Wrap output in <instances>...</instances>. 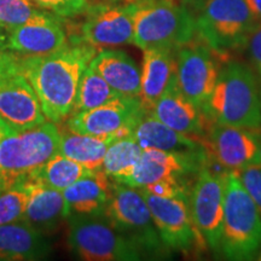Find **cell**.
<instances>
[{
    "mask_svg": "<svg viewBox=\"0 0 261 261\" xmlns=\"http://www.w3.org/2000/svg\"><path fill=\"white\" fill-rule=\"evenodd\" d=\"M97 52L86 42H74L51 55L19 56V70L48 121L61 123L71 115L81 75Z\"/></svg>",
    "mask_w": 261,
    "mask_h": 261,
    "instance_id": "obj_1",
    "label": "cell"
},
{
    "mask_svg": "<svg viewBox=\"0 0 261 261\" xmlns=\"http://www.w3.org/2000/svg\"><path fill=\"white\" fill-rule=\"evenodd\" d=\"M213 122L253 129L261 125V99L255 75L240 62L221 68L211 97L203 107Z\"/></svg>",
    "mask_w": 261,
    "mask_h": 261,
    "instance_id": "obj_2",
    "label": "cell"
},
{
    "mask_svg": "<svg viewBox=\"0 0 261 261\" xmlns=\"http://www.w3.org/2000/svg\"><path fill=\"white\" fill-rule=\"evenodd\" d=\"M132 4L133 45L179 48L194 38L196 16L175 0H143Z\"/></svg>",
    "mask_w": 261,
    "mask_h": 261,
    "instance_id": "obj_3",
    "label": "cell"
},
{
    "mask_svg": "<svg viewBox=\"0 0 261 261\" xmlns=\"http://www.w3.org/2000/svg\"><path fill=\"white\" fill-rule=\"evenodd\" d=\"M260 248L261 215L237 171H228L225 174L220 253L228 260H255Z\"/></svg>",
    "mask_w": 261,
    "mask_h": 261,
    "instance_id": "obj_4",
    "label": "cell"
},
{
    "mask_svg": "<svg viewBox=\"0 0 261 261\" xmlns=\"http://www.w3.org/2000/svg\"><path fill=\"white\" fill-rule=\"evenodd\" d=\"M104 218L117 232L135 243L143 255L167 254L168 248L160 237L149 205L139 189L113 180Z\"/></svg>",
    "mask_w": 261,
    "mask_h": 261,
    "instance_id": "obj_5",
    "label": "cell"
},
{
    "mask_svg": "<svg viewBox=\"0 0 261 261\" xmlns=\"http://www.w3.org/2000/svg\"><path fill=\"white\" fill-rule=\"evenodd\" d=\"M256 25L247 0H205L196 16L197 33L219 55L246 45Z\"/></svg>",
    "mask_w": 261,
    "mask_h": 261,
    "instance_id": "obj_6",
    "label": "cell"
},
{
    "mask_svg": "<svg viewBox=\"0 0 261 261\" xmlns=\"http://www.w3.org/2000/svg\"><path fill=\"white\" fill-rule=\"evenodd\" d=\"M61 130L45 121L0 140V174L16 181L37 172L60 150Z\"/></svg>",
    "mask_w": 261,
    "mask_h": 261,
    "instance_id": "obj_7",
    "label": "cell"
},
{
    "mask_svg": "<svg viewBox=\"0 0 261 261\" xmlns=\"http://www.w3.org/2000/svg\"><path fill=\"white\" fill-rule=\"evenodd\" d=\"M69 223L68 242L75 255L86 261H138L143 253L119 233L104 215L76 217Z\"/></svg>",
    "mask_w": 261,
    "mask_h": 261,
    "instance_id": "obj_8",
    "label": "cell"
},
{
    "mask_svg": "<svg viewBox=\"0 0 261 261\" xmlns=\"http://www.w3.org/2000/svg\"><path fill=\"white\" fill-rule=\"evenodd\" d=\"M139 191L145 198L160 237L168 249L190 253L195 248L204 246V238L192 219L190 198L161 197L142 188Z\"/></svg>",
    "mask_w": 261,
    "mask_h": 261,
    "instance_id": "obj_9",
    "label": "cell"
},
{
    "mask_svg": "<svg viewBox=\"0 0 261 261\" xmlns=\"http://www.w3.org/2000/svg\"><path fill=\"white\" fill-rule=\"evenodd\" d=\"M224 198L225 175L202 168L190 194V210L195 226L214 253H220Z\"/></svg>",
    "mask_w": 261,
    "mask_h": 261,
    "instance_id": "obj_10",
    "label": "cell"
},
{
    "mask_svg": "<svg viewBox=\"0 0 261 261\" xmlns=\"http://www.w3.org/2000/svg\"><path fill=\"white\" fill-rule=\"evenodd\" d=\"M146 112L140 97L119 96L103 106L75 113L67 120L68 128L81 135L130 136L140 116Z\"/></svg>",
    "mask_w": 261,
    "mask_h": 261,
    "instance_id": "obj_11",
    "label": "cell"
},
{
    "mask_svg": "<svg viewBox=\"0 0 261 261\" xmlns=\"http://www.w3.org/2000/svg\"><path fill=\"white\" fill-rule=\"evenodd\" d=\"M213 48L207 44L188 42L177 51V87L196 106L203 107L213 92L220 65Z\"/></svg>",
    "mask_w": 261,
    "mask_h": 261,
    "instance_id": "obj_12",
    "label": "cell"
},
{
    "mask_svg": "<svg viewBox=\"0 0 261 261\" xmlns=\"http://www.w3.org/2000/svg\"><path fill=\"white\" fill-rule=\"evenodd\" d=\"M2 44L18 56H45L64 48L68 38L56 15L40 11L27 23L3 35Z\"/></svg>",
    "mask_w": 261,
    "mask_h": 261,
    "instance_id": "obj_13",
    "label": "cell"
},
{
    "mask_svg": "<svg viewBox=\"0 0 261 261\" xmlns=\"http://www.w3.org/2000/svg\"><path fill=\"white\" fill-rule=\"evenodd\" d=\"M207 162V152L182 154L154 148L143 149L142 155L130 175L122 184L132 188H145L152 182L168 178H185L200 173Z\"/></svg>",
    "mask_w": 261,
    "mask_h": 261,
    "instance_id": "obj_14",
    "label": "cell"
},
{
    "mask_svg": "<svg viewBox=\"0 0 261 261\" xmlns=\"http://www.w3.org/2000/svg\"><path fill=\"white\" fill-rule=\"evenodd\" d=\"M203 145L228 171H240L261 162V140L248 128L214 122Z\"/></svg>",
    "mask_w": 261,
    "mask_h": 261,
    "instance_id": "obj_15",
    "label": "cell"
},
{
    "mask_svg": "<svg viewBox=\"0 0 261 261\" xmlns=\"http://www.w3.org/2000/svg\"><path fill=\"white\" fill-rule=\"evenodd\" d=\"M0 120L12 132L47 121L37 93L21 70L0 80Z\"/></svg>",
    "mask_w": 261,
    "mask_h": 261,
    "instance_id": "obj_16",
    "label": "cell"
},
{
    "mask_svg": "<svg viewBox=\"0 0 261 261\" xmlns=\"http://www.w3.org/2000/svg\"><path fill=\"white\" fill-rule=\"evenodd\" d=\"M80 33V42L97 48L133 44L132 4L93 6Z\"/></svg>",
    "mask_w": 261,
    "mask_h": 261,
    "instance_id": "obj_17",
    "label": "cell"
},
{
    "mask_svg": "<svg viewBox=\"0 0 261 261\" xmlns=\"http://www.w3.org/2000/svg\"><path fill=\"white\" fill-rule=\"evenodd\" d=\"M140 71V99L148 112L163 94L177 86L178 48H145Z\"/></svg>",
    "mask_w": 261,
    "mask_h": 261,
    "instance_id": "obj_18",
    "label": "cell"
},
{
    "mask_svg": "<svg viewBox=\"0 0 261 261\" xmlns=\"http://www.w3.org/2000/svg\"><path fill=\"white\" fill-rule=\"evenodd\" d=\"M148 113L166 126L191 137L203 136L213 125L203 108L188 99L177 86L163 94Z\"/></svg>",
    "mask_w": 261,
    "mask_h": 261,
    "instance_id": "obj_19",
    "label": "cell"
},
{
    "mask_svg": "<svg viewBox=\"0 0 261 261\" xmlns=\"http://www.w3.org/2000/svg\"><path fill=\"white\" fill-rule=\"evenodd\" d=\"M112 180L102 169L79 179L63 191L65 219L104 215Z\"/></svg>",
    "mask_w": 261,
    "mask_h": 261,
    "instance_id": "obj_20",
    "label": "cell"
},
{
    "mask_svg": "<svg viewBox=\"0 0 261 261\" xmlns=\"http://www.w3.org/2000/svg\"><path fill=\"white\" fill-rule=\"evenodd\" d=\"M51 253V244L45 234L25 221L19 220L0 226V260H44Z\"/></svg>",
    "mask_w": 261,
    "mask_h": 261,
    "instance_id": "obj_21",
    "label": "cell"
},
{
    "mask_svg": "<svg viewBox=\"0 0 261 261\" xmlns=\"http://www.w3.org/2000/svg\"><path fill=\"white\" fill-rule=\"evenodd\" d=\"M132 136L142 149L154 148L182 154L207 152L203 143L194 137L174 130L145 112L137 121Z\"/></svg>",
    "mask_w": 261,
    "mask_h": 261,
    "instance_id": "obj_22",
    "label": "cell"
},
{
    "mask_svg": "<svg viewBox=\"0 0 261 261\" xmlns=\"http://www.w3.org/2000/svg\"><path fill=\"white\" fill-rule=\"evenodd\" d=\"M90 65L121 96H140V70L138 65L122 50H99Z\"/></svg>",
    "mask_w": 261,
    "mask_h": 261,
    "instance_id": "obj_23",
    "label": "cell"
},
{
    "mask_svg": "<svg viewBox=\"0 0 261 261\" xmlns=\"http://www.w3.org/2000/svg\"><path fill=\"white\" fill-rule=\"evenodd\" d=\"M31 181V195L22 220L44 234L56 232L62 223L67 221L63 191L33 179Z\"/></svg>",
    "mask_w": 261,
    "mask_h": 261,
    "instance_id": "obj_24",
    "label": "cell"
},
{
    "mask_svg": "<svg viewBox=\"0 0 261 261\" xmlns=\"http://www.w3.org/2000/svg\"><path fill=\"white\" fill-rule=\"evenodd\" d=\"M116 138L115 135H81L68 128L67 132H61L58 151L97 172L102 169L107 150Z\"/></svg>",
    "mask_w": 261,
    "mask_h": 261,
    "instance_id": "obj_25",
    "label": "cell"
},
{
    "mask_svg": "<svg viewBox=\"0 0 261 261\" xmlns=\"http://www.w3.org/2000/svg\"><path fill=\"white\" fill-rule=\"evenodd\" d=\"M92 171L60 151L45 162L37 172L28 175L33 180L40 181L56 190L64 191L79 179L92 174Z\"/></svg>",
    "mask_w": 261,
    "mask_h": 261,
    "instance_id": "obj_26",
    "label": "cell"
},
{
    "mask_svg": "<svg viewBox=\"0 0 261 261\" xmlns=\"http://www.w3.org/2000/svg\"><path fill=\"white\" fill-rule=\"evenodd\" d=\"M143 149L132 135L113 140L103 160L102 171L112 180L123 182L138 163Z\"/></svg>",
    "mask_w": 261,
    "mask_h": 261,
    "instance_id": "obj_27",
    "label": "cell"
},
{
    "mask_svg": "<svg viewBox=\"0 0 261 261\" xmlns=\"http://www.w3.org/2000/svg\"><path fill=\"white\" fill-rule=\"evenodd\" d=\"M119 96L121 94L117 93L89 64L81 75L71 115L103 106Z\"/></svg>",
    "mask_w": 261,
    "mask_h": 261,
    "instance_id": "obj_28",
    "label": "cell"
},
{
    "mask_svg": "<svg viewBox=\"0 0 261 261\" xmlns=\"http://www.w3.org/2000/svg\"><path fill=\"white\" fill-rule=\"evenodd\" d=\"M32 181L28 177L19 178L0 195V226L23 219L31 195Z\"/></svg>",
    "mask_w": 261,
    "mask_h": 261,
    "instance_id": "obj_29",
    "label": "cell"
},
{
    "mask_svg": "<svg viewBox=\"0 0 261 261\" xmlns=\"http://www.w3.org/2000/svg\"><path fill=\"white\" fill-rule=\"evenodd\" d=\"M40 11L32 0H0V41L3 35L27 23Z\"/></svg>",
    "mask_w": 261,
    "mask_h": 261,
    "instance_id": "obj_30",
    "label": "cell"
},
{
    "mask_svg": "<svg viewBox=\"0 0 261 261\" xmlns=\"http://www.w3.org/2000/svg\"><path fill=\"white\" fill-rule=\"evenodd\" d=\"M39 9L46 10L58 17H74L86 11L87 0H32Z\"/></svg>",
    "mask_w": 261,
    "mask_h": 261,
    "instance_id": "obj_31",
    "label": "cell"
},
{
    "mask_svg": "<svg viewBox=\"0 0 261 261\" xmlns=\"http://www.w3.org/2000/svg\"><path fill=\"white\" fill-rule=\"evenodd\" d=\"M237 173L261 215V162L247 166Z\"/></svg>",
    "mask_w": 261,
    "mask_h": 261,
    "instance_id": "obj_32",
    "label": "cell"
},
{
    "mask_svg": "<svg viewBox=\"0 0 261 261\" xmlns=\"http://www.w3.org/2000/svg\"><path fill=\"white\" fill-rule=\"evenodd\" d=\"M149 191L150 194L161 196V197H187L190 198L187 182L182 178H168L149 184L148 187L142 188Z\"/></svg>",
    "mask_w": 261,
    "mask_h": 261,
    "instance_id": "obj_33",
    "label": "cell"
},
{
    "mask_svg": "<svg viewBox=\"0 0 261 261\" xmlns=\"http://www.w3.org/2000/svg\"><path fill=\"white\" fill-rule=\"evenodd\" d=\"M19 71V56L6 50L0 41V80Z\"/></svg>",
    "mask_w": 261,
    "mask_h": 261,
    "instance_id": "obj_34",
    "label": "cell"
},
{
    "mask_svg": "<svg viewBox=\"0 0 261 261\" xmlns=\"http://www.w3.org/2000/svg\"><path fill=\"white\" fill-rule=\"evenodd\" d=\"M247 45L250 61L257 73L261 75V24L256 25L252 34L249 35Z\"/></svg>",
    "mask_w": 261,
    "mask_h": 261,
    "instance_id": "obj_35",
    "label": "cell"
},
{
    "mask_svg": "<svg viewBox=\"0 0 261 261\" xmlns=\"http://www.w3.org/2000/svg\"><path fill=\"white\" fill-rule=\"evenodd\" d=\"M247 3L252 10L256 24H261V0H247Z\"/></svg>",
    "mask_w": 261,
    "mask_h": 261,
    "instance_id": "obj_36",
    "label": "cell"
},
{
    "mask_svg": "<svg viewBox=\"0 0 261 261\" xmlns=\"http://www.w3.org/2000/svg\"><path fill=\"white\" fill-rule=\"evenodd\" d=\"M14 180H11V179H9L8 177H5V175L0 174V195L3 194V192L8 190V189L11 187L12 184H14Z\"/></svg>",
    "mask_w": 261,
    "mask_h": 261,
    "instance_id": "obj_37",
    "label": "cell"
},
{
    "mask_svg": "<svg viewBox=\"0 0 261 261\" xmlns=\"http://www.w3.org/2000/svg\"><path fill=\"white\" fill-rule=\"evenodd\" d=\"M11 133H15V132H12V130L10 129L9 127L2 121V120H0V140L4 138V137L11 135Z\"/></svg>",
    "mask_w": 261,
    "mask_h": 261,
    "instance_id": "obj_38",
    "label": "cell"
},
{
    "mask_svg": "<svg viewBox=\"0 0 261 261\" xmlns=\"http://www.w3.org/2000/svg\"><path fill=\"white\" fill-rule=\"evenodd\" d=\"M255 260H259V261H261V248H260L259 253L256 254V257H255Z\"/></svg>",
    "mask_w": 261,
    "mask_h": 261,
    "instance_id": "obj_39",
    "label": "cell"
},
{
    "mask_svg": "<svg viewBox=\"0 0 261 261\" xmlns=\"http://www.w3.org/2000/svg\"><path fill=\"white\" fill-rule=\"evenodd\" d=\"M128 4H130V3H138V2H143V0H126Z\"/></svg>",
    "mask_w": 261,
    "mask_h": 261,
    "instance_id": "obj_40",
    "label": "cell"
}]
</instances>
